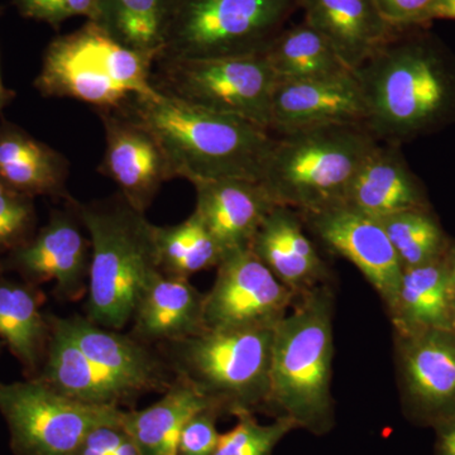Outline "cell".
I'll list each match as a JSON object with an SVG mask.
<instances>
[{"mask_svg":"<svg viewBox=\"0 0 455 455\" xmlns=\"http://www.w3.org/2000/svg\"><path fill=\"white\" fill-rule=\"evenodd\" d=\"M152 85L184 103L235 116L269 132L277 77L265 55L156 60Z\"/></svg>","mask_w":455,"mask_h":455,"instance_id":"obj_9","label":"cell"},{"mask_svg":"<svg viewBox=\"0 0 455 455\" xmlns=\"http://www.w3.org/2000/svg\"><path fill=\"white\" fill-rule=\"evenodd\" d=\"M251 250L283 284L301 293L324 280V260L305 235L298 212L276 205L262 221Z\"/></svg>","mask_w":455,"mask_h":455,"instance_id":"obj_22","label":"cell"},{"mask_svg":"<svg viewBox=\"0 0 455 455\" xmlns=\"http://www.w3.org/2000/svg\"><path fill=\"white\" fill-rule=\"evenodd\" d=\"M263 55L277 82L320 79L352 71L305 20L287 26Z\"/></svg>","mask_w":455,"mask_h":455,"instance_id":"obj_29","label":"cell"},{"mask_svg":"<svg viewBox=\"0 0 455 455\" xmlns=\"http://www.w3.org/2000/svg\"><path fill=\"white\" fill-rule=\"evenodd\" d=\"M51 324L68 335L90 361L122 379L140 394H164L173 381L163 355L155 347L132 335L94 324L88 317L50 316Z\"/></svg>","mask_w":455,"mask_h":455,"instance_id":"obj_17","label":"cell"},{"mask_svg":"<svg viewBox=\"0 0 455 455\" xmlns=\"http://www.w3.org/2000/svg\"><path fill=\"white\" fill-rule=\"evenodd\" d=\"M304 20L329 42L350 70H357L390 41L397 27L373 0H301Z\"/></svg>","mask_w":455,"mask_h":455,"instance_id":"obj_19","label":"cell"},{"mask_svg":"<svg viewBox=\"0 0 455 455\" xmlns=\"http://www.w3.org/2000/svg\"><path fill=\"white\" fill-rule=\"evenodd\" d=\"M238 423L220 434L214 455H272L281 442L298 425L286 416H277L271 424H260L252 412L236 415Z\"/></svg>","mask_w":455,"mask_h":455,"instance_id":"obj_32","label":"cell"},{"mask_svg":"<svg viewBox=\"0 0 455 455\" xmlns=\"http://www.w3.org/2000/svg\"><path fill=\"white\" fill-rule=\"evenodd\" d=\"M89 233L90 267L86 317L121 331L133 316L149 281L160 274L155 224L118 194L107 202L70 200Z\"/></svg>","mask_w":455,"mask_h":455,"instance_id":"obj_4","label":"cell"},{"mask_svg":"<svg viewBox=\"0 0 455 455\" xmlns=\"http://www.w3.org/2000/svg\"><path fill=\"white\" fill-rule=\"evenodd\" d=\"M12 4L23 18L57 29L71 18L94 20L98 0H12Z\"/></svg>","mask_w":455,"mask_h":455,"instance_id":"obj_34","label":"cell"},{"mask_svg":"<svg viewBox=\"0 0 455 455\" xmlns=\"http://www.w3.org/2000/svg\"><path fill=\"white\" fill-rule=\"evenodd\" d=\"M275 326L205 328L155 348L173 379L194 388L221 415L254 414L267 405Z\"/></svg>","mask_w":455,"mask_h":455,"instance_id":"obj_5","label":"cell"},{"mask_svg":"<svg viewBox=\"0 0 455 455\" xmlns=\"http://www.w3.org/2000/svg\"><path fill=\"white\" fill-rule=\"evenodd\" d=\"M398 363L410 409L425 419L455 418V334L433 329L400 335Z\"/></svg>","mask_w":455,"mask_h":455,"instance_id":"obj_16","label":"cell"},{"mask_svg":"<svg viewBox=\"0 0 455 455\" xmlns=\"http://www.w3.org/2000/svg\"><path fill=\"white\" fill-rule=\"evenodd\" d=\"M300 215L329 251L348 259L362 272L391 313L400 292L403 267L379 220L346 205Z\"/></svg>","mask_w":455,"mask_h":455,"instance_id":"obj_13","label":"cell"},{"mask_svg":"<svg viewBox=\"0 0 455 455\" xmlns=\"http://www.w3.org/2000/svg\"><path fill=\"white\" fill-rule=\"evenodd\" d=\"M2 347H3V343H2V341H0V353H2Z\"/></svg>","mask_w":455,"mask_h":455,"instance_id":"obj_43","label":"cell"},{"mask_svg":"<svg viewBox=\"0 0 455 455\" xmlns=\"http://www.w3.org/2000/svg\"><path fill=\"white\" fill-rule=\"evenodd\" d=\"M341 205L383 220L397 212L429 209L427 191L410 169L401 146L379 142L350 184Z\"/></svg>","mask_w":455,"mask_h":455,"instance_id":"obj_20","label":"cell"},{"mask_svg":"<svg viewBox=\"0 0 455 455\" xmlns=\"http://www.w3.org/2000/svg\"><path fill=\"white\" fill-rule=\"evenodd\" d=\"M175 0H98L92 22L124 46L163 53Z\"/></svg>","mask_w":455,"mask_h":455,"instance_id":"obj_28","label":"cell"},{"mask_svg":"<svg viewBox=\"0 0 455 455\" xmlns=\"http://www.w3.org/2000/svg\"><path fill=\"white\" fill-rule=\"evenodd\" d=\"M301 0H175L160 57L262 55L289 26Z\"/></svg>","mask_w":455,"mask_h":455,"instance_id":"obj_8","label":"cell"},{"mask_svg":"<svg viewBox=\"0 0 455 455\" xmlns=\"http://www.w3.org/2000/svg\"><path fill=\"white\" fill-rule=\"evenodd\" d=\"M454 302L447 254L427 265L403 269L396 305L391 311L395 328L400 335L451 331Z\"/></svg>","mask_w":455,"mask_h":455,"instance_id":"obj_26","label":"cell"},{"mask_svg":"<svg viewBox=\"0 0 455 455\" xmlns=\"http://www.w3.org/2000/svg\"><path fill=\"white\" fill-rule=\"evenodd\" d=\"M434 20H455V0H434L425 16V26Z\"/></svg>","mask_w":455,"mask_h":455,"instance_id":"obj_38","label":"cell"},{"mask_svg":"<svg viewBox=\"0 0 455 455\" xmlns=\"http://www.w3.org/2000/svg\"><path fill=\"white\" fill-rule=\"evenodd\" d=\"M131 322L134 339L156 347L205 329L204 293L188 278L156 275L137 301Z\"/></svg>","mask_w":455,"mask_h":455,"instance_id":"obj_21","label":"cell"},{"mask_svg":"<svg viewBox=\"0 0 455 455\" xmlns=\"http://www.w3.org/2000/svg\"><path fill=\"white\" fill-rule=\"evenodd\" d=\"M295 295L250 247L229 251L217 266L211 291L204 293V323L212 329L275 326Z\"/></svg>","mask_w":455,"mask_h":455,"instance_id":"obj_11","label":"cell"},{"mask_svg":"<svg viewBox=\"0 0 455 455\" xmlns=\"http://www.w3.org/2000/svg\"><path fill=\"white\" fill-rule=\"evenodd\" d=\"M44 304L40 286L0 272V341L18 359L27 379H37L49 347L50 316L42 311Z\"/></svg>","mask_w":455,"mask_h":455,"instance_id":"obj_25","label":"cell"},{"mask_svg":"<svg viewBox=\"0 0 455 455\" xmlns=\"http://www.w3.org/2000/svg\"><path fill=\"white\" fill-rule=\"evenodd\" d=\"M70 164L64 155L14 123L0 122V180L26 196L70 202Z\"/></svg>","mask_w":455,"mask_h":455,"instance_id":"obj_24","label":"cell"},{"mask_svg":"<svg viewBox=\"0 0 455 455\" xmlns=\"http://www.w3.org/2000/svg\"><path fill=\"white\" fill-rule=\"evenodd\" d=\"M366 101L355 71L277 82L275 88L269 132L278 136L331 125H366Z\"/></svg>","mask_w":455,"mask_h":455,"instance_id":"obj_15","label":"cell"},{"mask_svg":"<svg viewBox=\"0 0 455 455\" xmlns=\"http://www.w3.org/2000/svg\"><path fill=\"white\" fill-rule=\"evenodd\" d=\"M125 435L121 424L100 425L90 431L74 455H112Z\"/></svg>","mask_w":455,"mask_h":455,"instance_id":"obj_37","label":"cell"},{"mask_svg":"<svg viewBox=\"0 0 455 455\" xmlns=\"http://www.w3.org/2000/svg\"><path fill=\"white\" fill-rule=\"evenodd\" d=\"M106 132V152L99 172L140 212L154 203L164 182L173 180L161 143L145 124L123 110L98 112Z\"/></svg>","mask_w":455,"mask_h":455,"instance_id":"obj_14","label":"cell"},{"mask_svg":"<svg viewBox=\"0 0 455 455\" xmlns=\"http://www.w3.org/2000/svg\"><path fill=\"white\" fill-rule=\"evenodd\" d=\"M438 455H455V418L445 421L440 434Z\"/></svg>","mask_w":455,"mask_h":455,"instance_id":"obj_39","label":"cell"},{"mask_svg":"<svg viewBox=\"0 0 455 455\" xmlns=\"http://www.w3.org/2000/svg\"><path fill=\"white\" fill-rule=\"evenodd\" d=\"M193 185L196 190L194 212L224 254L250 247L260 224L276 206L259 180L224 178Z\"/></svg>","mask_w":455,"mask_h":455,"instance_id":"obj_18","label":"cell"},{"mask_svg":"<svg viewBox=\"0 0 455 455\" xmlns=\"http://www.w3.org/2000/svg\"><path fill=\"white\" fill-rule=\"evenodd\" d=\"M451 331H453V333L455 334V302L453 311H451Z\"/></svg>","mask_w":455,"mask_h":455,"instance_id":"obj_42","label":"cell"},{"mask_svg":"<svg viewBox=\"0 0 455 455\" xmlns=\"http://www.w3.org/2000/svg\"><path fill=\"white\" fill-rule=\"evenodd\" d=\"M36 232L35 197L14 190L0 180V262L26 244Z\"/></svg>","mask_w":455,"mask_h":455,"instance_id":"obj_33","label":"cell"},{"mask_svg":"<svg viewBox=\"0 0 455 455\" xmlns=\"http://www.w3.org/2000/svg\"><path fill=\"white\" fill-rule=\"evenodd\" d=\"M220 411L209 406L188 418L178 442V455H214L220 434L217 420Z\"/></svg>","mask_w":455,"mask_h":455,"instance_id":"obj_35","label":"cell"},{"mask_svg":"<svg viewBox=\"0 0 455 455\" xmlns=\"http://www.w3.org/2000/svg\"><path fill=\"white\" fill-rule=\"evenodd\" d=\"M155 239L158 266L167 276L190 280L197 272L217 267L224 256L196 212L176 226H156Z\"/></svg>","mask_w":455,"mask_h":455,"instance_id":"obj_30","label":"cell"},{"mask_svg":"<svg viewBox=\"0 0 455 455\" xmlns=\"http://www.w3.org/2000/svg\"><path fill=\"white\" fill-rule=\"evenodd\" d=\"M64 211L51 212L46 226L0 262V272H16L25 283H53L64 301H77L88 291L90 241L70 202Z\"/></svg>","mask_w":455,"mask_h":455,"instance_id":"obj_12","label":"cell"},{"mask_svg":"<svg viewBox=\"0 0 455 455\" xmlns=\"http://www.w3.org/2000/svg\"><path fill=\"white\" fill-rule=\"evenodd\" d=\"M122 411L74 400L40 379L0 383V414L16 455H74L95 427L121 424Z\"/></svg>","mask_w":455,"mask_h":455,"instance_id":"obj_10","label":"cell"},{"mask_svg":"<svg viewBox=\"0 0 455 455\" xmlns=\"http://www.w3.org/2000/svg\"><path fill=\"white\" fill-rule=\"evenodd\" d=\"M403 269L418 267L447 254L451 242L429 209H414L379 220Z\"/></svg>","mask_w":455,"mask_h":455,"instance_id":"obj_31","label":"cell"},{"mask_svg":"<svg viewBox=\"0 0 455 455\" xmlns=\"http://www.w3.org/2000/svg\"><path fill=\"white\" fill-rule=\"evenodd\" d=\"M163 395L146 409L122 411L123 429L136 443L140 455H178L182 427L196 412L212 406L194 388L176 379Z\"/></svg>","mask_w":455,"mask_h":455,"instance_id":"obj_27","label":"cell"},{"mask_svg":"<svg viewBox=\"0 0 455 455\" xmlns=\"http://www.w3.org/2000/svg\"><path fill=\"white\" fill-rule=\"evenodd\" d=\"M420 27L400 28L355 70L379 142L403 145L455 118V64Z\"/></svg>","mask_w":455,"mask_h":455,"instance_id":"obj_1","label":"cell"},{"mask_svg":"<svg viewBox=\"0 0 455 455\" xmlns=\"http://www.w3.org/2000/svg\"><path fill=\"white\" fill-rule=\"evenodd\" d=\"M4 7L0 5V17H2ZM16 92L14 90L7 88L3 83L2 75H0V113L5 109L16 98Z\"/></svg>","mask_w":455,"mask_h":455,"instance_id":"obj_40","label":"cell"},{"mask_svg":"<svg viewBox=\"0 0 455 455\" xmlns=\"http://www.w3.org/2000/svg\"><path fill=\"white\" fill-rule=\"evenodd\" d=\"M366 125H331L275 137L259 181L276 205L300 214L341 205L374 147Z\"/></svg>","mask_w":455,"mask_h":455,"instance_id":"obj_6","label":"cell"},{"mask_svg":"<svg viewBox=\"0 0 455 455\" xmlns=\"http://www.w3.org/2000/svg\"><path fill=\"white\" fill-rule=\"evenodd\" d=\"M157 59L124 46L88 20L50 42L33 85L44 98L73 99L98 112L121 109L131 99L156 92Z\"/></svg>","mask_w":455,"mask_h":455,"instance_id":"obj_7","label":"cell"},{"mask_svg":"<svg viewBox=\"0 0 455 455\" xmlns=\"http://www.w3.org/2000/svg\"><path fill=\"white\" fill-rule=\"evenodd\" d=\"M121 110L155 134L173 179L191 184L224 178L259 181L275 143L271 132L253 123L191 106L157 90L131 99Z\"/></svg>","mask_w":455,"mask_h":455,"instance_id":"obj_2","label":"cell"},{"mask_svg":"<svg viewBox=\"0 0 455 455\" xmlns=\"http://www.w3.org/2000/svg\"><path fill=\"white\" fill-rule=\"evenodd\" d=\"M112 455H140V453L136 443L133 442V439L127 433L124 439L119 443L118 447L114 449Z\"/></svg>","mask_w":455,"mask_h":455,"instance_id":"obj_41","label":"cell"},{"mask_svg":"<svg viewBox=\"0 0 455 455\" xmlns=\"http://www.w3.org/2000/svg\"><path fill=\"white\" fill-rule=\"evenodd\" d=\"M385 20L397 28L425 27L434 0H373Z\"/></svg>","mask_w":455,"mask_h":455,"instance_id":"obj_36","label":"cell"},{"mask_svg":"<svg viewBox=\"0 0 455 455\" xmlns=\"http://www.w3.org/2000/svg\"><path fill=\"white\" fill-rule=\"evenodd\" d=\"M35 379L65 396L92 405L121 407L142 396L136 388L90 361L68 335L52 324L46 358Z\"/></svg>","mask_w":455,"mask_h":455,"instance_id":"obj_23","label":"cell"},{"mask_svg":"<svg viewBox=\"0 0 455 455\" xmlns=\"http://www.w3.org/2000/svg\"><path fill=\"white\" fill-rule=\"evenodd\" d=\"M300 296L275 326L266 407L323 435L334 425L333 292L328 286H314Z\"/></svg>","mask_w":455,"mask_h":455,"instance_id":"obj_3","label":"cell"}]
</instances>
